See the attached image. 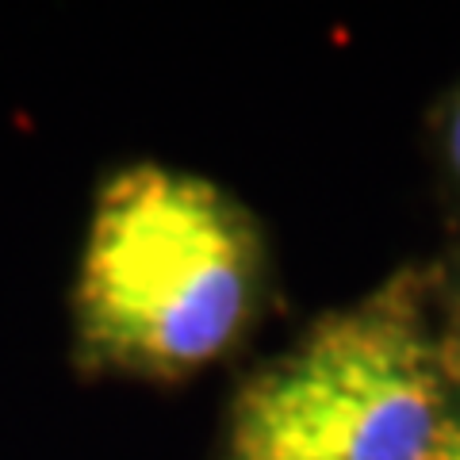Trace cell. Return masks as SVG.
<instances>
[{
	"instance_id": "obj_1",
	"label": "cell",
	"mask_w": 460,
	"mask_h": 460,
	"mask_svg": "<svg viewBox=\"0 0 460 460\" xmlns=\"http://www.w3.org/2000/svg\"><path fill=\"white\" fill-rule=\"evenodd\" d=\"M253 250L215 184L138 165L104 184L77 280L89 353L177 376L215 361L250 311Z\"/></svg>"
},
{
	"instance_id": "obj_2",
	"label": "cell",
	"mask_w": 460,
	"mask_h": 460,
	"mask_svg": "<svg viewBox=\"0 0 460 460\" xmlns=\"http://www.w3.org/2000/svg\"><path fill=\"white\" fill-rule=\"evenodd\" d=\"M438 361L411 307L376 299L314 326L238 399L230 460H434Z\"/></svg>"
},
{
	"instance_id": "obj_4",
	"label": "cell",
	"mask_w": 460,
	"mask_h": 460,
	"mask_svg": "<svg viewBox=\"0 0 460 460\" xmlns=\"http://www.w3.org/2000/svg\"><path fill=\"white\" fill-rule=\"evenodd\" d=\"M453 162L460 169V108H456V119H453Z\"/></svg>"
},
{
	"instance_id": "obj_3",
	"label": "cell",
	"mask_w": 460,
	"mask_h": 460,
	"mask_svg": "<svg viewBox=\"0 0 460 460\" xmlns=\"http://www.w3.org/2000/svg\"><path fill=\"white\" fill-rule=\"evenodd\" d=\"M434 460H460V426L456 422H449V429L441 434V445H438Z\"/></svg>"
}]
</instances>
